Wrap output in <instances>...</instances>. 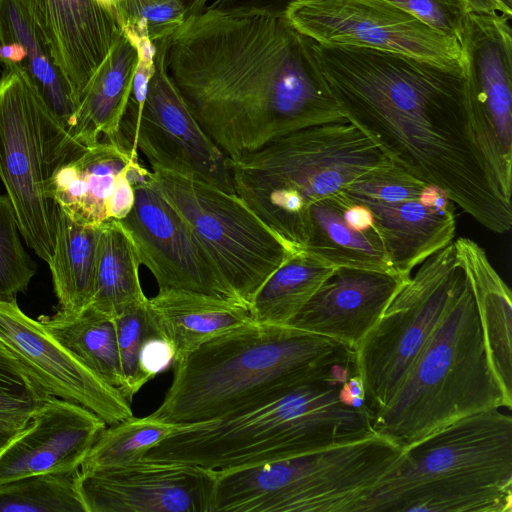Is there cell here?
Here are the masks:
<instances>
[{"mask_svg":"<svg viewBox=\"0 0 512 512\" xmlns=\"http://www.w3.org/2000/svg\"><path fill=\"white\" fill-rule=\"evenodd\" d=\"M346 120L393 164L441 188L488 230L512 226V171L472 103L463 68L366 46L314 42Z\"/></svg>","mask_w":512,"mask_h":512,"instance_id":"6da1fadb","label":"cell"},{"mask_svg":"<svg viewBox=\"0 0 512 512\" xmlns=\"http://www.w3.org/2000/svg\"><path fill=\"white\" fill-rule=\"evenodd\" d=\"M314 41L284 15L206 8L166 39V72L203 130L236 160L288 133L347 121Z\"/></svg>","mask_w":512,"mask_h":512,"instance_id":"7a4b0ae2","label":"cell"},{"mask_svg":"<svg viewBox=\"0 0 512 512\" xmlns=\"http://www.w3.org/2000/svg\"><path fill=\"white\" fill-rule=\"evenodd\" d=\"M347 364H355V355L342 343L251 321L177 357L172 382L149 415L178 426L223 418Z\"/></svg>","mask_w":512,"mask_h":512,"instance_id":"3957f363","label":"cell"},{"mask_svg":"<svg viewBox=\"0 0 512 512\" xmlns=\"http://www.w3.org/2000/svg\"><path fill=\"white\" fill-rule=\"evenodd\" d=\"M354 364L229 416L181 426L154 445L145 461L228 471L315 451L373 431L366 408L340 397Z\"/></svg>","mask_w":512,"mask_h":512,"instance_id":"277c9868","label":"cell"},{"mask_svg":"<svg viewBox=\"0 0 512 512\" xmlns=\"http://www.w3.org/2000/svg\"><path fill=\"white\" fill-rule=\"evenodd\" d=\"M512 417L493 408L405 448L361 512H511Z\"/></svg>","mask_w":512,"mask_h":512,"instance_id":"5b68a950","label":"cell"},{"mask_svg":"<svg viewBox=\"0 0 512 512\" xmlns=\"http://www.w3.org/2000/svg\"><path fill=\"white\" fill-rule=\"evenodd\" d=\"M511 407L492 369L464 270L430 338L373 417V431L405 449L464 416Z\"/></svg>","mask_w":512,"mask_h":512,"instance_id":"8992f818","label":"cell"},{"mask_svg":"<svg viewBox=\"0 0 512 512\" xmlns=\"http://www.w3.org/2000/svg\"><path fill=\"white\" fill-rule=\"evenodd\" d=\"M348 121L300 129L229 160L235 193L294 250L305 244L310 207L388 163Z\"/></svg>","mask_w":512,"mask_h":512,"instance_id":"52a82bcc","label":"cell"},{"mask_svg":"<svg viewBox=\"0 0 512 512\" xmlns=\"http://www.w3.org/2000/svg\"><path fill=\"white\" fill-rule=\"evenodd\" d=\"M403 450L372 432L301 455L220 471L213 512H361Z\"/></svg>","mask_w":512,"mask_h":512,"instance_id":"ba28073f","label":"cell"},{"mask_svg":"<svg viewBox=\"0 0 512 512\" xmlns=\"http://www.w3.org/2000/svg\"><path fill=\"white\" fill-rule=\"evenodd\" d=\"M54 117L17 68L0 77V178L25 243L49 264L54 255L57 203L53 171L82 147Z\"/></svg>","mask_w":512,"mask_h":512,"instance_id":"9c48e42d","label":"cell"},{"mask_svg":"<svg viewBox=\"0 0 512 512\" xmlns=\"http://www.w3.org/2000/svg\"><path fill=\"white\" fill-rule=\"evenodd\" d=\"M152 178L188 224L239 300L249 307L263 283L296 250L236 194L161 169Z\"/></svg>","mask_w":512,"mask_h":512,"instance_id":"30bf717a","label":"cell"},{"mask_svg":"<svg viewBox=\"0 0 512 512\" xmlns=\"http://www.w3.org/2000/svg\"><path fill=\"white\" fill-rule=\"evenodd\" d=\"M420 265L354 350L372 419L387 405L430 338L465 270L454 242Z\"/></svg>","mask_w":512,"mask_h":512,"instance_id":"8fae6325","label":"cell"},{"mask_svg":"<svg viewBox=\"0 0 512 512\" xmlns=\"http://www.w3.org/2000/svg\"><path fill=\"white\" fill-rule=\"evenodd\" d=\"M340 193L371 212L395 272L411 271L455 236L454 203L439 187L391 163L378 166Z\"/></svg>","mask_w":512,"mask_h":512,"instance_id":"7c38bea8","label":"cell"},{"mask_svg":"<svg viewBox=\"0 0 512 512\" xmlns=\"http://www.w3.org/2000/svg\"><path fill=\"white\" fill-rule=\"evenodd\" d=\"M284 16L316 43L372 47L463 68L456 38L386 0H296Z\"/></svg>","mask_w":512,"mask_h":512,"instance_id":"4fadbf2b","label":"cell"},{"mask_svg":"<svg viewBox=\"0 0 512 512\" xmlns=\"http://www.w3.org/2000/svg\"><path fill=\"white\" fill-rule=\"evenodd\" d=\"M119 221L158 290L188 291L243 304L188 224L163 197L151 171L135 184L134 205Z\"/></svg>","mask_w":512,"mask_h":512,"instance_id":"5bb4252c","label":"cell"},{"mask_svg":"<svg viewBox=\"0 0 512 512\" xmlns=\"http://www.w3.org/2000/svg\"><path fill=\"white\" fill-rule=\"evenodd\" d=\"M166 39L153 43L154 73L138 122L137 151L148 159L151 169L235 193L228 158L203 130L166 72Z\"/></svg>","mask_w":512,"mask_h":512,"instance_id":"9a60e30c","label":"cell"},{"mask_svg":"<svg viewBox=\"0 0 512 512\" xmlns=\"http://www.w3.org/2000/svg\"><path fill=\"white\" fill-rule=\"evenodd\" d=\"M217 471L145 461L81 472L87 512H213Z\"/></svg>","mask_w":512,"mask_h":512,"instance_id":"2e32d148","label":"cell"},{"mask_svg":"<svg viewBox=\"0 0 512 512\" xmlns=\"http://www.w3.org/2000/svg\"><path fill=\"white\" fill-rule=\"evenodd\" d=\"M0 341L39 380L49 395L76 402L107 425L133 417L131 403L50 337L17 300H0Z\"/></svg>","mask_w":512,"mask_h":512,"instance_id":"e0dca14e","label":"cell"},{"mask_svg":"<svg viewBox=\"0 0 512 512\" xmlns=\"http://www.w3.org/2000/svg\"><path fill=\"white\" fill-rule=\"evenodd\" d=\"M510 22L501 14L468 12L458 37L472 103L508 170L512 166Z\"/></svg>","mask_w":512,"mask_h":512,"instance_id":"ac0fdd59","label":"cell"},{"mask_svg":"<svg viewBox=\"0 0 512 512\" xmlns=\"http://www.w3.org/2000/svg\"><path fill=\"white\" fill-rule=\"evenodd\" d=\"M106 426L92 410L49 395L0 453V485L33 474L80 469Z\"/></svg>","mask_w":512,"mask_h":512,"instance_id":"d6986e66","label":"cell"},{"mask_svg":"<svg viewBox=\"0 0 512 512\" xmlns=\"http://www.w3.org/2000/svg\"><path fill=\"white\" fill-rule=\"evenodd\" d=\"M27 15L77 102L123 32L95 0H13Z\"/></svg>","mask_w":512,"mask_h":512,"instance_id":"ffe728a7","label":"cell"},{"mask_svg":"<svg viewBox=\"0 0 512 512\" xmlns=\"http://www.w3.org/2000/svg\"><path fill=\"white\" fill-rule=\"evenodd\" d=\"M410 277L335 268L287 325L330 338L354 351Z\"/></svg>","mask_w":512,"mask_h":512,"instance_id":"44dd1931","label":"cell"},{"mask_svg":"<svg viewBox=\"0 0 512 512\" xmlns=\"http://www.w3.org/2000/svg\"><path fill=\"white\" fill-rule=\"evenodd\" d=\"M138 161V151L106 138L82 146L53 171L50 195L76 222L99 226L109 221V201L120 180Z\"/></svg>","mask_w":512,"mask_h":512,"instance_id":"7402d4cb","label":"cell"},{"mask_svg":"<svg viewBox=\"0 0 512 512\" xmlns=\"http://www.w3.org/2000/svg\"><path fill=\"white\" fill-rule=\"evenodd\" d=\"M0 64L19 69L69 131L76 110L72 89L42 36L13 0H0Z\"/></svg>","mask_w":512,"mask_h":512,"instance_id":"603a6c76","label":"cell"},{"mask_svg":"<svg viewBox=\"0 0 512 512\" xmlns=\"http://www.w3.org/2000/svg\"><path fill=\"white\" fill-rule=\"evenodd\" d=\"M137 64V44L122 34L77 102L69 129L75 142L88 147L116 137Z\"/></svg>","mask_w":512,"mask_h":512,"instance_id":"cb8c5ba5","label":"cell"},{"mask_svg":"<svg viewBox=\"0 0 512 512\" xmlns=\"http://www.w3.org/2000/svg\"><path fill=\"white\" fill-rule=\"evenodd\" d=\"M454 245L472 286L492 369L505 394L512 399L510 289L476 242L458 238Z\"/></svg>","mask_w":512,"mask_h":512,"instance_id":"d4e9b609","label":"cell"},{"mask_svg":"<svg viewBox=\"0 0 512 512\" xmlns=\"http://www.w3.org/2000/svg\"><path fill=\"white\" fill-rule=\"evenodd\" d=\"M299 251L335 268L397 273L376 227L362 229L354 226L344 215L339 192L310 207L307 238Z\"/></svg>","mask_w":512,"mask_h":512,"instance_id":"484cf974","label":"cell"},{"mask_svg":"<svg viewBox=\"0 0 512 512\" xmlns=\"http://www.w3.org/2000/svg\"><path fill=\"white\" fill-rule=\"evenodd\" d=\"M148 303L160 331L175 347L176 358L218 334L252 321L246 305L200 293L158 290Z\"/></svg>","mask_w":512,"mask_h":512,"instance_id":"4316f807","label":"cell"},{"mask_svg":"<svg viewBox=\"0 0 512 512\" xmlns=\"http://www.w3.org/2000/svg\"><path fill=\"white\" fill-rule=\"evenodd\" d=\"M99 230L100 225L76 222L57 205L54 255L48 264L58 300L54 315L75 317L90 305Z\"/></svg>","mask_w":512,"mask_h":512,"instance_id":"83f0119b","label":"cell"},{"mask_svg":"<svg viewBox=\"0 0 512 512\" xmlns=\"http://www.w3.org/2000/svg\"><path fill=\"white\" fill-rule=\"evenodd\" d=\"M141 263L136 248L118 220L100 225L90 306L112 318L145 301L139 278Z\"/></svg>","mask_w":512,"mask_h":512,"instance_id":"f1b7e54d","label":"cell"},{"mask_svg":"<svg viewBox=\"0 0 512 512\" xmlns=\"http://www.w3.org/2000/svg\"><path fill=\"white\" fill-rule=\"evenodd\" d=\"M38 321L50 337L84 366L120 390L122 373L114 318L89 305L75 317L42 315Z\"/></svg>","mask_w":512,"mask_h":512,"instance_id":"f546056e","label":"cell"},{"mask_svg":"<svg viewBox=\"0 0 512 512\" xmlns=\"http://www.w3.org/2000/svg\"><path fill=\"white\" fill-rule=\"evenodd\" d=\"M334 269L304 251L294 252L254 295L249 305L252 321L287 325Z\"/></svg>","mask_w":512,"mask_h":512,"instance_id":"4dcf8cb0","label":"cell"},{"mask_svg":"<svg viewBox=\"0 0 512 512\" xmlns=\"http://www.w3.org/2000/svg\"><path fill=\"white\" fill-rule=\"evenodd\" d=\"M181 426L153 418L131 417L107 425L98 435L89 454L81 464V472L129 465Z\"/></svg>","mask_w":512,"mask_h":512,"instance_id":"1f68e13d","label":"cell"},{"mask_svg":"<svg viewBox=\"0 0 512 512\" xmlns=\"http://www.w3.org/2000/svg\"><path fill=\"white\" fill-rule=\"evenodd\" d=\"M80 469L21 477L0 485V512H87Z\"/></svg>","mask_w":512,"mask_h":512,"instance_id":"d6a6232c","label":"cell"},{"mask_svg":"<svg viewBox=\"0 0 512 512\" xmlns=\"http://www.w3.org/2000/svg\"><path fill=\"white\" fill-rule=\"evenodd\" d=\"M114 322L122 373L120 391L131 403L147 383L139 367L142 344L147 337L161 331L150 310L148 298L125 309L114 317Z\"/></svg>","mask_w":512,"mask_h":512,"instance_id":"836d02e7","label":"cell"},{"mask_svg":"<svg viewBox=\"0 0 512 512\" xmlns=\"http://www.w3.org/2000/svg\"><path fill=\"white\" fill-rule=\"evenodd\" d=\"M48 396L39 380L0 341V419L27 425Z\"/></svg>","mask_w":512,"mask_h":512,"instance_id":"e575fe53","label":"cell"},{"mask_svg":"<svg viewBox=\"0 0 512 512\" xmlns=\"http://www.w3.org/2000/svg\"><path fill=\"white\" fill-rule=\"evenodd\" d=\"M110 13L124 34L152 43L170 37L187 18L179 0H117Z\"/></svg>","mask_w":512,"mask_h":512,"instance_id":"d590c367","label":"cell"},{"mask_svg":"<svg viewBox=\"0 0 512 512\" xmlns=\"http://www.w3.org/2000/svg\"><path fill=\"white\" fill-rule=\"evenodd\" d=\"M14 209L0 194V300H17L27 290L37 266L25 251ZM22 236V235H21Z\"/></svg>","mask_w":512,"mask_h":512,"instance_id":"8d00e7d4","label":"cell"},{"mask_svg":"<svg viewBox=\"0 0 512 512\" xmlns=\"http://www.w3.org/2000/svg\"><path fill=\"white\" fill-rule=\"evenodd\" d=\"M386 1L410 13L438 32L457 40L469 12L464 0Z\"/></svg>","mask_w":512,"mask_h":512,"instance_id":"74e56055","label":"cell"},{"mask_svg":"<svg viewBox=\"0 0 512 512\" xmlns=\"http://www.w3.org/2000/svg\"><path fill=\"white\" fill-rule=\"evenodd\" d=\"M175 358V347L161 332L147 337L139 356L140 371L146 382L173 366Z\"/></svg>","mask_w":512,"mask_h":512,"instance_id":"f35d334b","label":"cell"},{"mask_svg":"<svg viewBox=\"0 0 512 512\" xmlns=\"http://www.w3.org/2000/svg\"><path fill=\"white\" fill-rule=\"evenodd\" d=\"M296 0H215L207 8L225 12H253L284 15Z\"/></svg>","mask_w":512,"mask_h":512,"instance_id":"ab89813d","label":"cell"},{"mask_svg":"<svg viewBox=\"0 0 512 512\" xmlns=\"http://www.w3.org/2000/svg\"><path fill=\"white\" fill-rule=\"evenodd\" d=\"M341 399L355 408H366L364 403V387L359 375H351L342 385Z\"/></svg>","mask_w":512,"mask_h":512,"instance_id":"60d3db41","label":"cell"},{"mask_svg":"<svg viewBox=\"0 0 512 512\" xmlns=\"http://www.w3.org/2000/svg\"><path fill=\"white\" fill-rule=\"evenodd\" d=\"M469 12L478 14H501L512 19V12H509L498 0H464Z\"/></svg>","mask_w":512,"mask_h":512,"instance_id":"b9f144b4","label":"cell"},{"mask_svg":"<svg viewBox=\"0 0 512 512\" xmlns=\"http://www.w3.org/2000/svg\"><path fill=\"white\" fill-rule=\"evenodd\" d=\"M27 425L0 419V453L24 431Z\"/></svg>","mask_w":512,"mask_h":512,"instance_id":"7bdbcfd3","label":"cell"},{"mask_svg":"<svg viewBox=\"0 0 512 512\" xmlns=\"http://www.w3.org/2000/svg\"><path fill=\"white\" fill-rule=\"evenodd\" d=\"M209 1L210 0H179L186 11L187 18L202 13L209 5Z\"/></svg>","mask_w":512,"mask_h":512,"instance_id":"ee69618b","label":"cell"},{"mask_svg":"<svg viewBox=\"0 0 512 512\" xmlns=\"http://www.w3.org/2000/svg\"><path fill=\"white\" fill-rule=\"evenodd\" d=\"M110 12L111 7L117 0H95Z\"/></svg>","mask_w":512,"mask_h":512,"instance_id":"f6af8a7d","label":"cell"},{"mask_svg":"<svg viewBox=\"0 0 512 512\" xmlns=\"http://www.w3.org/2000/svg\"><path fill=\"white\" fill-rule=\"evenodd\" d=\"M509 12H512V0H498Z\"/></svg>","mask_w":512,"mask_h":512,"instance_id":"bcb514c9","label":"cell"}]
</instances>
